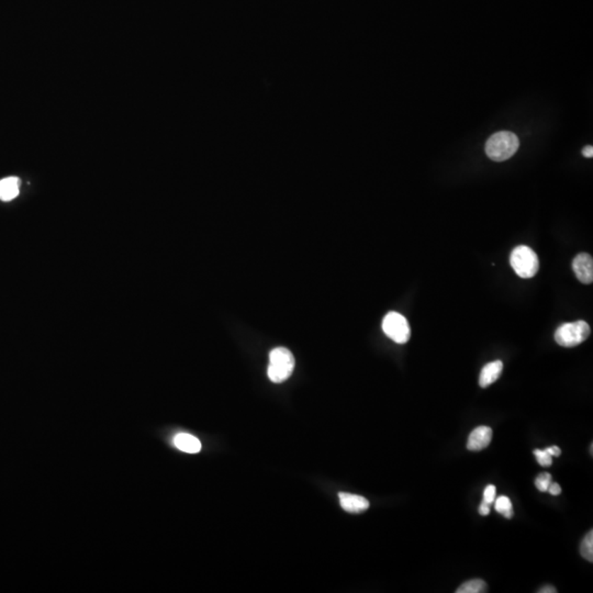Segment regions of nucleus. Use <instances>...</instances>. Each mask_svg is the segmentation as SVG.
<instances>
[{
	"label": "nucleus",
	"instance_id": "obj_4",
	"mask_svg": "<svg viewBox=\"0 0 593 593\" xmlns=\"http://www.w3.org/2000/svg\"><path fill=\"white\" fill-rule=\"evenodd\" d=\"M590 333V326L586 321L565 323L555 332V341L563 347H575L584 343Z\"/></svg>",
	"mask_w": 593,
	"mask_h": 593
},
{
	"label": "nucleus",
	"instance_id": "obj_18",
	"mask_svg": "<svg viewBox=\"0 0 593 593\" xmlns=\"http://www.w3.org/2000/svg\"><path fill=\"white\" fill-rule=\"evenodd\" d=\"M547 491H548V493L552 495H559L561 493L560 485H559L558 483H553L552 481V483L549 485L548 490Z\"/></svg>",
	"mask_w": 593,
	"mask_h": 593
},
{
	"label": "nucleus",
	"instance_id": "obj_12",
	"mask_svg": "<svg viewBox=\"0 0 593 593\" xmlns=\"http://www.w3.org/2000/svg\"><path fill=\"white\" fill-rule=\"evenodd\" d=\"M487 584L481 579H471L457 589V593H483L487 592Z\"/></svg>",
	"mask_w": 593,
	"mask_h": 593
},
{
	"label": "nucleus",
	"instance_id": "obj_13",
	"mask_svg": "<svg viewBox=\"0 0 593 593\" xmlns=\"http://www.w3.org/2000/svg\"><path fill=\"white\" fill-rule=\"evenodd\" d=\"M493 503H495V509L497 513H501L507 519H511L513 517L512 502L509 497L501 495V497L495 499Z\"/></svg>",
	"mask_w": 593,
	"mask_h": 593
},
{
	"label": "nucleus",
	"instance_id": "obj_16",
	"mask_svg": "<svg viewBox=\"0 0 593 593\" xmlns=\"http://www.w3.org/2000/svg\"><path fill=\"white\" fill-rule=\"evenodd\" d=\"M533 453H534L539 465L543 466V467H549V466L552 465L553 457L545 449L544 451H542V449H535Z\"/></svg>",
	"mask_w": 593,
	"mask_h": 593
},
{
	"label": "nucleus",
	"instance_id": "obj_3",
	"mask_svg": "<svg viewBox=\"0 0 593 593\" xmlns=\"http://www.w3.org/2000/svg\"><path fill=\"white\" fill-rule=\"evenodd\" d=\"M510 264L517 276L524 280L534 277L539 272V262L536 253L526 246H517L512 251Z\"/></svg>",
	"mask_w": 593,
	"mask_h": 593
},
{
	"label": "nucleus",
	"instance_id": "obj_20",
	"mask_svg": "<svg viewBox=\"0 0 593 593\" xmlns=\"http://www.w3.org/2000/svg\"><path fill=\"white\" fill-rule=\"evenodd\" d=\"M547 453L551 455L552 457H558L560 456L561 451L558 447H551L548 449H545Z\"/></svg>",
	"mask_w": 593,
	"mask_h": 593
},
{
	"label": "nucleus",
	"instance_id": "obj_7",
	"mask_svg": "<svg viewBox=\"0 0 593 593\" xmlns=\"http://www.w3.org/2000/svg\"><path fill=\"white\" fill-rule=\"evenodd\" d=\"M493 439V430L489 427H479L473 430L467 442V449L471 451H479L490 445Z\"/></svg>",
	"mask_w": 593,
	"mask_h": 593
},
{
	"label": "nucleus",
	"instance_id": "obj_22",
	"mask_svg": "<svg viewBox=\"0 0 593 593\" xmlns=\"http://www.w3.org/2000/svg\"><path fill=\"white\" fill-rule=\"evenodd\" d=\"M539 593H556L557 590L553 586H546L539 591Z\"/></svg>",
	"mask_w": 593,
	"mask_h": 593
},
{
	"label": "nucleus",
	"instance_id": "obj_17",
	"mask_svg": "<svg viewBox=\"0 0 593 593\" xmlns=\"http://www.w3.org/2000/svg\"><path fill=\"white\" fill-rule=\"evenodd\" d=\"M495 495H497V489H495V485H487V488L483 491V501L489 503V505H493L495 500Z\"/></svg>",
	"mask_w": 593,
	"mask_h": 593
},
{
	"label": "nucleus",
	"instance_id": "obj_15",
	"mask_svg": "<svg viewBox=\"0 0 593 593\" xmlns=\"http://www.w3.org/2000/svg\"><path fill=\"white\" fill-rule=\"evenodd\" d=\"M552 483V476L548 473H539V477L535 479V485L539 491L546 493L548 490L549 485Z\"/></svg>",
	"mask_w": 593,
	"mask_h": 593
},
{
	"label": "nucleus",
	"instance_id": "obj_1",
	"mask_svg": "<svg viewBox=\"0 0 593 593\" xmlns=\"http://www.w3.org/2000/svg\"><path fill=\"white\" fill-rule=\"evenodd\" d=\"M520 146L519 137L510 131H501L489 137L485 144V154L495 162L509 160Z\"/></svg>",
	"mask_w": 593,
	"mask_h": 593
},
{
	"label": "nucleus",
	"instance_id": "obj_8",
	"mask_svg": "<svg viewBox=\"0 0 593 593\" xmlns=\"http://www.w3.org/2000/svg\"><path fill=\"white\" fill-rule=\"evenodd\" d=\"M340 503L343 510L348 513L365 512L369 507V501L362 495H352V493H340Z\"/></svg>",
	"mask_w": 593,
	"mask_h": 593
},
{
	"label": "nucleus",
	"instance_id": "obj_5",
	"mask_svg": "<svg viewBox=\"0 0 593 593\" xmlns=\"http://www.w3.org/2000/svg\"><path fill=\"white\" fill-rule=\"evenodd\" d=\"M383 330L388 338L398 344H405L411 336L408 320L398 312H389L386 314L383 321Z\"/></svg>",
	"mask_w": 593,
	"mask_h": 593
},
{
	"label": "nucleus",
	"instance_id": "obj_19",
	"mask_svg": "<svg viewBox=\"0 0 593 593\" xmlns=\"http://www.w3.org/2000/svg\"><path fill=\"white\" fill-rule=\"evenodd\" d=\"M490 505H489V503L485 502V501L483 500L480 507H479V513H480V515H483V517L488 515L489 513H490Z\"/></svg>",
	"mask_w": 593,
	"mask_h": 593
},
{
	"label": "nucleus",
	"instance_id": "obj_10",
	"mask_svg": "<svg viewBox=\"0 0 593 593\" xmlns=\"http://www.w3.org/2000/svg\"><path fill=\"white\" fill-rule=\"evenodd\" d=\"M174 445L179 451H185V453L197 454L201 451V442L192 434H177L174 437Z\"/></svg>",
	"mask_w": 593,
	"mask_h": 593
},
{
	"label": "nucleus",
	"instance_id": "obj_2",
	"mask_svg": "<svg viewBox=\"0 0 593 593\" xmlns=\"http://www.w3.org/2000/svg\"><path fill=\"white\" fill-rule=\"evenodd\" d=\"M294 368V358L289 350L277 347L270 352L267 375L272 383H284L292 376Z\"/></svg>",
	"mask_w": 593,
	"mask_h": 593
},
{
	"label": "nucleus",
	"instance_id": "obj_11",
	"mask_svg": "<svg viewBox=\"0 0 593 593\" xmlns=\"http://www.w3.org/2000/svg\"><path fill=\"white\" fill-rule=\"evenodd\" d=\"M19 192L20 179L18 177H7L0 180V200H13Z\"/></svg>",
	"mask_w": 593,
	"mask_h": 593
},
{
	"label": "nucleus",
	"instance_id": "obj_9",
	"mask_svg": "<svg viewBox=\"0 0 593 593\" xmlns=\"http://www.w3.org/2000/svg\"><path fill=\"white\" fill-rule=\"evenodd\" d=\"M502 370L503 363L501 361H495L483 366V369H481L480 377H479L480 387L487 388L495 383L502 374Z\"/></svg>",
	"mask_w": 593,
	"mask_h": 593
},
{
	"label": "nucleus",
	"instance_id": "obj_14",
	"mask_svg": "<svg viewBox=\"0 0 593 593\" xmlns=\"http://www.w3.org/2000/svg\"><path fill=\"white\" fill-rule=\"evenodd\" d=\"M581 556L584 557L586 560L593 561V531H590L585 537L584 541L581 543L580 546Z\"/></svg>",
	"mask_w": 593,
	"mask_h": 593
},
{
	"label": "nucleus",
	"instance_id": "obj_6",
	"mask_svg": "<svg viewBox=\"0 0 593 593\" xmlns=\"http://www.w3.org/2000/svg\"><path fill=\"white\" fill-rule=\"evenodd\" d=\"M572 270L576 274L579 282L582 284H592L593 282V260L592 256L587 253H580L572 260Z\"/></svg>",
	"mask_w": 593,
	"mask_h": 593
},
{
	"label": "nucleus",
	"instance_id": "obj_21",
	"mask_svg": "<svg viewBox=\"0 0 593 593\" xmlns=\"http://www.w3.org/2000/svg\"><path fill=\"white\" fill-rule=\"evenodd\" d=\"M582 155L585 157H588V159H591L593 156V147L591 145H587V146L584 147V150H582Z\"/></svg>",
	"mask_w": 593,
	"mask_h": 593
}]
</instances>
